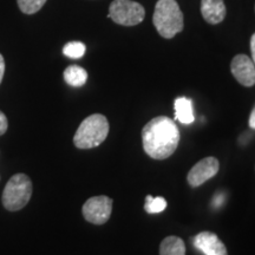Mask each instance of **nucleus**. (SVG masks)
Returning <instances> with one entry per match:
<instances>
[{
	"mask_svg": "<svg viewBox=\"0 0 255 255\" xmlns=\"http://www.w3.org/2000/svg\"><path fill=\"white\" fill-rule=\"evenodd\" d=\"M109 122L101 114H94L81 123L73 137L78 149H92L102 144L109 133Z\"/></svg>",
	"mask_w": 255,
	"mask_h": 255,
	"instance_id": "7ed1b4c3",
	"label": "nucleus"
},
{
	"mask_svg": "<svg viewBox=\"0 0 255 255\" xmlns=\"http://www.w3.org/2000/svg\"><path fill=\"white\" fill-rule=\"evenodd\" d=\"M175 119L182 124H191L195 120L193 111V102L186 97L175 100Z\"/></svg>",
	"mask_w": 255,
	"mask_h": 255,
	"instance_id": "9b49d317",
	"label": "nucleus"
},
{
	"mask_svg": "<svg viewBox=\"0 0 255 255\" xmlns=\"http://www.w3.org/2000/svg\"><path fill=\"white\" fill-rule=\"evenodd\" d=\"M83 216L94 225H104L113 213V200L108 196H95L85 201L83 206Z\"/></svg>",
	"mask_w": 255,
	"mask_h": 255,
	"instance_id": "423d86ee",
	"label": "nucleus"
},
{
	"mask_svg": "<svg viewBox=\"0 0 255 255\" xmlns=\"http://www.w3.org/2000/svg\"><path fill=\"white\" fill-rule=\"evenodd\" d=\"M165 208H167V201L164 197H152L151 195L145 197L144 209L149 214H157V213L163 212Z\"/></svg>",
	"mask_w": 255,
	"mask_h": 255,
	"instance_id": "4468645a",
	"label": "nucleus"
},
{
	"mask_svg": "<svg viewBox=\"0 0 255 255\" xmlns=\"http://www.w3.org/2000/svg\"><path fill=\"white\" fill-rule=\"evenodd\" d=\"M250 127L252 128V129L255 130V107H254V109L252 110L251 116H250Z\"/></svg>",
	"mask_w": 255,
	"mask_h": 255,
	"instance_id": "aec40b11",
	"label": "nucleus"
},
{
	"mask_svg": "<svg viewBox=\"0 0 255 255\" xmlns=\"http://www.w3.org/2000/svg\"><path fill=\"white\" fill-rule=\"evenodd\" d=\"M222 196H220V194L219 195H216L215 196V199H214V206L215 207H220V205H221V202H222Z\"/></svg>",
	"mask_w": 255,
	"mask_h": 255,
	"instance_id": "412c9836",
	"label": "nucleus"
},
{
	"mask_svg": "<svg viewBox=\"0 0 255 255\" xmlns=\"http://www.w3.org/2000/svg\"><path fill=\"white\" fill-rule=\"evenodd\" d=\"M144 7L132 0H114L110 4L108 17L123 26H135L144 19Z\"/></svg>",
	"mask_w": 255,
	"mask_h": 255,
	"instance_id": "39448f33",
	"label": "nucleus"
},
{
	"mask_svg": "<svg viewBox=\"0 0 255 255\" xmlns=\"http://www.w3.org/2000/svg\"><path fill=\"white\" fill-rule=\"evenodd\" d=\"M19 8L25 14L37 13L45 5L46 0H17Z\"/></svg>",
	"mask_w": 255,
	"mask_h": 255,
	"instance_id": "dca6fc26",
	"label": "nucleus"
},
{
	"mask_svg": "<svg viewBox=\"0 0 255 255\" xmlns=\"http://www.w3.org/2000/svg\"><path fill=\"white\" fill-rule=\"evenodd\" d=\"M4 73H5V60L1 53H0V84H1L2 78H4Z\"/></svg>",
	"mask_w": 255,
	"mask_h": 255,
	"instance_id": "a211bd4d",
	"label": "nucleus"
},
{
	"mask_svg": "<svg viewBox=\"0 0 255 255\" xmlns=\"http://www.w3.org/2000/svg\"><path fill=\"white\" fill-rule=\"evenodd\" d=\"M156 30L165 39H170L183 30V13L176 0H158L152 15Z\"/></svg>",
	"mask_w": 255,
	"mask_h": 255,
	"instance_id": "f03ea898",
	"label": "nucleus"
},
{
	"mask_svg": "<svg viewBox=\"0 0 255 255\" xmlns=\"http://www.w3.org/2000/svg\"><path fill=\"white\" fill-rule=\"evenodd\" d=\"M220 163L218 158L215 157H206L201 159L200 162L194 165L188 173L187 180L190 187L197 188L203 184L206 181L210 180L219 173Z\"/></svg>",
	"mask_w": 255,
	"mask_h": 255,
	"instance_id": "0eeeda50",
	"label": "nucleus"
},
{
	"mask_svg": "<svg viewBox=\"0 0 255 255\" xmlns=\"http://www.w3.org/2000/svg\"><path fill=\"white\" fill-rule=\"evenodd\" d=\"M231 70L235 79L244 87L251 88L255 84V64L248 56H235L232 60Z\"/></svg>",
	"mask_w": 255,
	"mask_h": 255,
	"instance_id": "6e6552de",
	"label": "nucleus"
},
{
	"mask_svg": "<svg viewBox=\"0 0 255 255\" xmlns=\"http://www.w3.org/2000/svg\"><path fill=\"white\" fill-rule=\"evenodd\" d=\"M194 247L205 255H228L225 244L212 232H201L191 239Z\"/></svg>",
	"mask_w": 255,
	"mask_h": 255,
	"instance_id": "1a4fd4ad",
	"label": "nucleus"
},
{
	"mask_svg": "<svg viewBox=\"0 0 255 255\" xmlns=\"http://www.w3.org/2000/svg\"><path fill=\"white\" fill-rule=\"evenodd\" d=\"M32 196V182L25 174H15L2 191V205L9 212H17L27 205Z\"/></svg>",
	"mask_w": 255,
	"mask_h": 255,
	"instance_id": "20e7f679",
	"label": "nucleus"
},
{
	"mask_svg": "<svg viewBox=\"0 0 255 255\" xmlns=\"http://www.w3.org/2000/svg\"><path fill=\"white\" fill-rule=\"evenodd\" d=\"M201 13L207 23L215 25L221 23L226 17V6L223 0H202Z\"/></svg>",
	"mask_w": 255,
	"mask_h": 255,
	"instance_id": "9d476101",
	"label": "nucleus"
},
{
	"mask_svg": "<svg viewBox=\"0 0 255 255\" xmlns=\"http://www.w3.org/2000/svg\"><path fill=\"white\" fill-rule=\"evenodd\" d=\"M180 142L176 123L167 116H158L148 122L142 130L143 149L149 157L165 159L170 157Z\"/></svg>",
	"mask_w": 255,
	"mask_h": 255,
	"instance_id": "f257e3e1",
	"label": "nucleus"
},
{
	"mask_svg": "<svg viewBox=\"0 0 255 255\" xmlns=\"http://www.w3.org/2000/svg\"><path fill=\"white\" fill-rule=\"evenodd\" d=\"M64 79L70 87L81 88L88 81V72L78 65H70L64 71Z\"/></svg>",
	"mask_w": 255,
	"mask_h": 255,
	"instance_id": "ddd939ff",
	"label": "nucleus"
},
{
	"mask_svg": "<svg viewBox=\"0 0 255 255\" xmlns=\"http://www.w3.org/2000/svg\"><path fill=\"white\" fill-rule=\"evenodd\" d=\"M87 47L81 41H70L63 49V53L72 59H79L85 55Z\"/></svg>",
	"mask_w": 255,
	"mask_h": 255,
	"instance_id": "2eb2a0df",
	"label": "nucleus"
},
{
	"mask_svg": "<svg viewBox=\"0 0 255 255\" xmlns=\"http://www.w3.org/2000/svg\"><path fill=\"white\" fill-rule=\"evenodd\" d=\"M251 51H252V60L255 64V33L251 38Z\"/></svg>",
	"mask_w": 255,
	"mask_h": 255,
	"instance_id": "6ab92c4d",
	"label": "nucleus"
},
{
	"mask_svg": "<svg viewBox=\"0 0 255 255\" xmlns=\"http://www.w3.org/2000/svg\"><path fill=\"white\" fill-rule=\"evenodd\" d=\"M7 127H8L7 119H6L5 114L2 113V111H0V136L4 135V133L6 132Z\"/></svg>",
	"mask_w": 255,
	"mask_h": 255,
	"instance_id": "f3484780",
	"label": "nucleus"
},
{
	"mask_svg": "<svg viewBox=\"0 0 255 255\" xmlns=\"http://www.w3.org/2000/svg\"><path fill=\"white\" fill-rule=\"evenodd\" d=\"M159 255H186V245L178 237H167L159 245Z\"/></svg>",
	"mask_w": 255,
	"mask_h": 255,
	"instance_id": "f8f14e48",
	"label": "nucleus"
}]
</instances>
